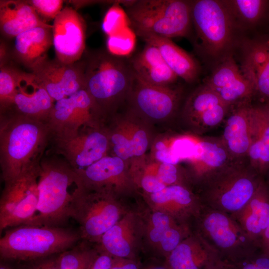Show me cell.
Returning <instances> with one entry per match:
<instances>
[{
    "mask_svg": "<svg viewBox=\"0 0 269 269\" xmlns=\"http://www.w3.org/2000/svg\"><path fill=\"white\" fill-rule=\"evenodd\" d=\"M39 164L38 202L29 225L63 227L71 219L75 201L85 186L77 172L54 153Z\"/></svg>",
    "mask_w": 269,
    "mask_h": 269,
    "instance_id": "obj_1",
    "label": "cell"
},
{
    "mask_svg": "<svg viewBox=\"0 0 269 269\" xmlns=\"http://www.w3.org/2000/svg\"><path fill=\"white\" fill-rule=\"evenodd\" d=\"M51 137L46 123L11 112L0 113V165L4 183L38 163Z\"/></svg>",
    "mask_w": 269,
    "mask_h": 269,
    "instance_id": "obj_2",
    "label": "cell"
},
{
    "mask_svg": "<svg viewBox=\"0 0 269 269\" xmlns=\"http://www.w3.org/2000/svg\"><path fill=\"white\" fill-rule=\"evenodd\" d=\"M80 239L79 231L65 227L20 225L0 238V256L4 261H32L60 254Z\"/></svg>",
    "mask_w": 269,
    "mask_h": 269,
    "instance_id": "obj_3",
    "label": "cell"
},
{
    "mask_svg": "<svg viewBox=\"0 0 269 269\" xmlns=\"http://www.w3.org/2000/svg\"><path fill=\"white\" fill-rule=\"evenodd\" d=\"M263 178L248 158L235 160L200 184L197 195L202 205L231 215L248 202Z\"/></svg>",
    "mask_w": 269,
    "mask_h": 269,
    "instance_id": "obj_4",
    "label": "cell"
},
{
    "mask_svg": "<svg viewBox=\"0 0 269 269\" xmlns=\"http://www.w3.org/2000/svg\"><path fill=\"white\" fill-rule=\"evenodd\" d=\"M130 26L135 33L171 39L187 37L192 29L191 1L124 0Z\"/></svg>",
    "mask_w": 269,
    "mask_h": 269,
    "instance_id": "obj_5",
    "label": "cell"
},
{
    "mask_svg": "<svg viewBox=\"0 0 269 269\" xmlns=\"http://www.w3.org/2000/svg\"><path fill=\"white\" fill-rule=\"evenodd\" d=\"M191 6L192 24L199 51L217 64L232 55L238 27L225 1L193 0Z\"/></svg>",
    "mask_w": 269,
    "mask_h": 269,
    "instance_id": "obj_6",
    "label": "cell"
},
{
    "mask_svg": "<svg viewBox=\"0 0 269 269\" xmlns=\"http://www.w3.org/2000/svg\"><path fill=\"white\" fill-rule=\"evenodd\" d=\"M193 219V232L224 262L235 264L259 250L231 214L202 205Z\"/></svg>",
    "mask_w": 269,
    "mask_h": 269,
    "instance_id": "obj_7",
    "label": "cell"
},
{
    "mask_svg": "<svg viewBox=\"0 0 269 269\" xmlns=\"http://www.w3.org/2000/svg\"><path fill=\"white\" fill-rule=\"evenodd\" d=\"M84 62V89L99 108L133 86L134 74L123 57L99 50L89 54Z\"/></svg>",
    "mask_w": 269,
    "mask_h": 269,
    "instance_id": "obj_8",
    "label": "cell"
},
{
    "mask_svg": "<svg viewBox=\"0 0 269 269\" xmlns=\"http://www.w3.org/2000/svg\"><path fill=\"white\" fill-rule=\"evenodd\" d=\"M39 161L4 183L0 198V234L8 228L28 225L33 218L38 202Z\"/></svg>",
    "mask_w": 269,
    "mask_h": 269,
    "instance_id": "obj_9",
    "label": "cell"
},
{
    "mask_svg": "<svg viewBox=\"0 0 269 269\" xmlns=\"http://www.w3.org/2000/svg\"><path fill=\"white\" fill-rule=\"evenodd\" d=\"M120 206L107 194H91L85 187L77 196L71 218L79 225L81 239L99 243L121 218Z\"/></svg>",
    "mask_w": 269,
    "mask_h": 269,
    "instance_id": "obj_10",
    "label": "cell"
},
{
    "mask_svg": "<svg viewBox=\"0 0 269 269\" xmlns=\"http://www.w3.org/2000/svg\"><path fill=\"white\" fill-rule=\"evenodd\" d=\"M84 128L71 134L51 135L50 140L54 154L76 171L84 169L103 158L108 147V138L103 133H87Z\"/></svg>",
    "mask_w": 269,
    "mask_h": 269,
    "instance_id": "obj_11",
    "label": "cell"
},
{
    "mask_svg": "<svg viewBox=\"0 0 269 269\" xmlns=\"http://www.w3.org/2000/svg\"><path fill=\"white\" fill-rule=\"evenodd\" d=\"M31 71L55 102L84 89V61L67 64L47 58Z\"/></svg>",
    "mask_w": 269,
    "mask_h": 269,
    "instance_id": "obj_12",
    "label": "cell"
},
{
    "mask_svg": "<svg viewBox=\"0 0 269 269\" xmlns=\"http://www.w3.org/2000/svg\"><path fill=\"white\" fill-rule=\"evenodd\" d=\"M53 45L56 59L73 64L81 58L85 48L86 24L81 15L73 8H63L54 19Z\"/></svg>",
    "mask_w": 269,
    "mask_h": 269,
    "instance_id": "obj_13",
    "label": "cell"
},
{
    "mask_svg": "<svg viewBox=\"0 0 269 269\" xmlns=\"http://www.w3.org/2000/svg\"><path fill=\"white\" fill-rule=\"evenodd\" d=\"M98 108L84 89L56 101L47 122L51 135L71 134L84 128Z\"/></svg>",
    "mask_w": 269,
    "mask_h": 269,
    "instance_id": "obj_14",
    "label": "cell"
},
{
    "mask_svg": "<svg viewBox=\"0 0 269 269\" xmlns=\"http://www.w3.org/2000/svg\"><path fill=\"white\" fill-rule=\"evenodd\" d=\"M240 67L253 84L256 96L263 103H269V35H258L243 42Z\"/></svg>",
    "mask_w": 269,
    "mask_h": 269,
    "instance_id": "obj_15",
    "label": "cell"
},
{
    "mask_svg": "<svg viewBox=\"0 0 269 269\" xmlns=\"http://www.w3.org/2000/svg\"><path fill=\"white\" fill-rule=\"evenodd\" d=\"M55 103L31 73L23 72L10 105L1 113L11 112L47 123Z\"/></svg>",
    "mask_w": 269,
    "mask_h": 269,
    "instance_id": "obj_16",
    "label": "cell"
},
{
    "mask_svg": "<svg viewBox=\"0 0 269 269\" xmlns=\"http://www.w3.org/2000/svg\"><path fill=\"white\" fill-rule=\"evenodd\" d=\"M252 107L251 101L232 106L225 118L220 137L235 160L248 158L251 143Z\"/></svg>",
    "mask_w": 269,
    "mask_h": 269,
    "instance_id": "obj_17",
    "label": "cell"
},
{
    "mask_svg": "<svg viewBox=\"0 0 269 269\" xmlns=\"http://www.w3.org/2000/svg\"><path fill=\"white\" fill-rule=\"evenodd\" d=\"M231 215L259 250L260 241L269 223V185L264 178L248 202Z\"/></svg>",
    "mask_w": 269,
    "mask_h": 269,
    "instance_id": "obj_18",
    "label": "cell"
},
{
    "mask_svg": "<svg viewBox=\"0 0 269 269\" xmlns=\"http://www.w3.org/2000/svg\"><path fill=\"white\" fill-rule=\"evenodd\" d=\"M230 108L205 84L193 93L186 105V110L202 133L219 125L225 119Z\"/></svg>",
    "mask_w": 269,
    "mask_h": 269,
    "instance_id": "obj_19",
    "label": "cell"
},
{
    "mask_svg": "<svg viewBox=\"0 0 269 269\" xmlns=\"http://www.w3.org/2000/svg\"><path fill=\"white\" fill-rule=\"evenodd\" d=\"M150 198L157 211L186 223L197 215L202 205L197 195L181 185L166 186L151 194Z\"/></svg>",
    "mask_w": 269,
    "mask_h": 269,
    "instance_id": "obj_20",
    "label": "cell"
},
{
    "mask_svg": "<svg viewBox=\"0 0 269 269\" xmlns=\"http://www.w3.org/2000/svg\"><path fill=\"white\" fill-rule=\"evenodd\" d=\"M221 261L193 232L167 256V265L171 269H209Z\"/></svg>",
    "mask_w": 269,
    "mask_h": 269,
    "instance_id": "obj_21",
    "label": "cell"
},
{
    "mask_svg": "<svg viewBox=\"0 0 269 269\" xmlns=\"http://www.w3.org/2000/svg\"><path fill=\"white\" fill-rule=\"evenodd\" d=\"M136 34L146 43L152 44L158 49L168 66L178 78L187 83H192L198 78L200 71L198 62L171 39L146 33Z\"/></svg>",
    "mask_w": 269,
    "mask_h": 269,
    "instance_id": "obj_22",
    "label": "cell"
},
{
    "mask_svg": "<svg viewBox=\"0 0 269 269\" xmlns=\"http://www.w3.org/2000/svg\"><path fill=\"white\" fill-rule=\"evenodd\" d=\"M189 159L194 161L195 177L199 185L235 160L220 137H206L195 143L193 154Z\"/></svg>",
    "mask_w": 269,
    "mask_h": 269,
    "instance_id": "obj_23",
    "label": "cell"
},
{
    "mask_svg": "<svg viewBox=\"0 0 269 269\" xmlns=\"http://www.w3.org/2000/svg\"><path fill=\"white\" fill-rule=\"evenodd\" d=\"M52 44V25L37 26L15 37L13 55L31 70L47 58V52Z\"/></svg>",
    "mask_w": 269,
    "mask_h": 269,
    "instance_id": "obj_24",
    "label": "cell"
},
{
    "mask_svg": "<svg viewBox=\"0 0 269 269\" xmlns=\"http://www.w3.org/2000/svg\"><path fill=\"white\" fill-rule=\"evenodd\" d=\"M129 63L135 76L149 84L168 86L178 78L168 66L158 49L149 43H146L142 50Z\"/></svg>",
    "mask_w": 269,
    "mask_h": 269,
    "instance_id": "obj_25",
    "label": "cell"
},
{
    "mask_svg": "<svg viewBox=\"0 0 269 269\" xmlns=\"http://www.w3.org/2000/svg\"><path fill=\"white\" fill-rule=\"evenodd\" d=\"M134 99L137 108L148 116L155 119H163L174 109L178 90L168 86H158L148 84L134 75Z\"/></svg>",
    "mask_w": 269,
    "mask_h": 269,
    "instance_id": "obj_26",
    "label": "cell"
},
{
    "mask_svg": "<svg viewBox=\"0 0 269 269\" xmlns=\"http://www.w3.org/2000/svg\"><path fill=\"white\" fill-rule=\"evenodd\" d=\"M48 25L28 1L0 0V29L5 37L15 38L31 28Z\"/></svg>",
    "mask_w": 269,
    "mask_h": 269,
    "instance_id": "obj_27",
    "label": "cell"
},
{
    "mask_svg": "<svg viewBox=\"0 0 269 269\" xmlns=\"http://www.w3.org/2000/svg\"><path fill=\"white\" fill-rule=\"evenodd\" d=\"M247 157L251 166L264 178L269 169V119L263 104L253 105L251 143Z\"/></svg>",
    "mask_w": 269,
    "mask_h": 269,
    "instance_id": "obj_28",
    "label": "cell"
},
{
    "mask_svg": "<svg viewBox=\"0 0 269 269\" xmlns=\"http://www.w3.org/2000/svg\"><path fill=\"white\" fill-rule=\"evenodd\" d=\"M192 233L187 223L156 211L151 217L148 235L151 242L168 256Z\"/></svg>",
    "mask_w": 269,
    "mask_h": 269,
    "instance_id": "obj_29",
    "label": "cell"
},
{
    "mask_svg": "<svg viewBox=\"0 0 269 269\" xmlns=\"http://www.w3.org/2000/svg\"><path fill=\"white\" fill-rule=\"evenodd\" d=\"M134 231L132 216H124L102 236L98 243L102 252L115 258L130 257L134 245Z\"/></svg>",
    "mask_w": 269,
    "mask_h": 269,
    "instance_id": "obj_30",
    "label": "cell"
},
{
    "mask_svg": "<svg viewBox=\"0 0 269 269\" xmlns=\"http://www.w3.org/2000/svg\"><path fill=\"white\" fill-rule=\"evenodd\" d=\"M124 167L119 157L105 156L86 168L76 171L86 188H99L112 182L122 172Z\"/></svg>",
    "mask_w": 269,
    "mask_h": 269,
    "instance_id": "obj_31",
    "label": "cell"
},
{
    "mask_svg": "<svg viewBox=\"0 0 269 269\" xmlns=\"http://www.w3.org/2000/svg\"><path fill=\"white\" fill-rule=\"evenodd\" d=\"M236 24L249 27L259 25L269 14L268 0H225Z\"/></svg>",
    "mask_w": 269,
    "mask_h": 269,
    "instance_id": "obj_32",
    "label": "cell"
},
{
    "mask_svg": "<svg viewBox=\"0 0 269 269\" xmlns=\"http://www.w3.org/2000/svg\"><path fill=\"white\" fill-rule=\"evenodd\" d=\"M243 75L240 66L230 55L219 62L204 83L214 91L230 84Z\"/></svg>",
    "mask_w": 269,
    "mask_h": 269,
    "instance_id": "obj_33",
    "label": "cell"
},
{
    "mask_svg": "<svg viewBox=\"0 0 269 269\" xmlns=\"http://www.w3.org/2000/svg\"><path fill=\"white\" fill-rule=\"evenodd\" d=\"M111 141L114 152L122 159L143 154L147 146L146 134L141 130L136 132L131 140L121 134H114L111 137Z\"/></svg>",
    "mask_w": 269,
    "mask_h": 269,
    "instance_id": "obj_34",
    "label": "cell"
},
{
    "mask_svg": "<svg viewBox=\"0 0 269 269\" xmlns=\"http://www.w3.org/2000/svg\"><path fill=\"white\" fill-rule=\"evenodd\" d=\"M98 253L78 243L59 255V269H91Z\"/></svg>",
    "mask_w": 269,
    "mask_h": 269,
    "instance_id": "obj_35",
    "label": "cell"
},
{
    "mask_svg": "<svg viewBox=\"0 0 269 269\" xmlns=\"http://www.w3.org/2000/svg\"><path fill=\"white\" fill-rule=\"evenodd\" d=\"M23 72L10 66L0 65V113L5 111L10 105Z\"/></svg>",
    "mask_w": 269,
    "mask_h": 269,
    "instance_id": "obj_36",
    "label": "cell"
},
{
    "mask_svg": "<svg viewBox=\"0 0 269 269\" xmlns=\"http://www.w3.org/2000/svg\"><path fill=\"white\" fill-rule=\"evenodd\" d=\"M136 33L131 26H128L115 34L108 36L107 51L112 54L124 57L134 50Z\"/></svg>",
    "mask_w": 269,
    "mask_h": 269,
    "instance_id": "obj_37",
    "label": "cell"
},
{
    "mask_svg": "<svg viewBox=\"0 0 269 269\" xmlns=\"http://www.w3.org/2000/svg\"><path fill=\"white\" fill-rule=\"evenodd\" d=\"M121 2H115L108 9L104 17L102 28L108 36L118 33L124 28L130 26L126 10L119 4Z\"/></svg>",
    "mask_w": 269,
    "mask_h": 269,
    "instance_id": "obj_38",
    "label": "cell"
},
{
    "mask_svg": "<svg viewBox=\"0 0 269 269\" xmlns=\"http://www.w3.org/2000/svg\"><path fill=\"white\" fill-rule=\"evenodd\" d=\"M28 1L45 22V20L54 19L63 9V1L61 0H32Z\"/></svg>",
    "mask_w": 269,
    "mask_h": 269,
    "instance_id": "obj_39",
    "label": "cell"
},
{
    "mask_svg": "<svg viewBox=\"0 0 269 269\" xmlns=\"http://www.w3.org/2000/svg\"><path fill=\"white\" fill-rule=\"evenodd\" d=\"M232 265L234 269H269V257L259 250Z\"/></svg>",
    "mask_w": 269,
    "mask_h": 269,
    "instance_id": "obj_40",
    "label": "cell"
},
{
    "mask_svg": "<svg viewBox=\"0 0 269 269\" xmlns=\"http://www.w3.org/2000/svg\"><path fill=\"white\" fill-rule=\"evenodd\" d=\"M158 178L165 185H177L178 179V170L174 164L162 163L156 174Z\"/></svg>",
    "mask_w": 269,
    "mask_h": 269,
    "instance_id": "obj_41",
    "label": "cell"
},
{
    "mask_svg": "<svg viewBox=\"0 0 269 269\" xmlns=\"http://www.w3.org/2000/svg\"><path fill=\"white\" fill-rule=\"evenodd\" d=\"M195 143L186 139H179L175 140L171 147L174 154L180 158H189L194 152Z\"/></svg>",
    "mask_w": 269,
    "mask_h": 269,
    "instance_id": "obj_42",
    "label": "cell"
},
{
    "mask_svg": "<svg viewBox=\"0 0 269 269\" xmlns=\"http://www.w3.org/2000/svg\"><path fill=\"white\" fill-rule=\"evenodd\" d=\"M60 254L26 262L28 263L21 269H59Z\"/></svg>",
    "mask_w": 269,
    "mask_h": 269,
    "instance_id": "obj_43",
    "label": "cell"
},
{
    "mask_svg": "<svg viewBox=\"0 0 269 269\" xmlns=\"http://www.w3.org/2000/svg\"><path fill=\"white\" fill-rule=\"evenodd\" d=\"M142 188L151 194L157 192L166 186L161 182L156 175H147L143 177L141 180Z\"/></svg>",
    "mask_w": 269,
    "mask_h": 269,
    "instance_id": "obj_44",
    "label": "cell"
},
{
    "mask_svg": "<svg viewBox=\"0 0 269 269\" xmlns=\"http://www.w3.org/2000/svg\"><path fill=\"white\" fill-rule=\"evenodd\" d=\"M113 260V257L101 252L96 257L91 269H111Z\"/></svg>",
    "mask_w": 269,
    "mask_h": 269,
    "instance_id": "obj_45",
    "label": "cell"
},
{
    "mask_svg": "<svg viewBox=\"0 0 269 269\" xmlns=\"http://www.w3.org/2000/svg\"><path fill=\"white\" fill-rule=\"evenodd\" d=\"M155 155L157 159L163 163L176 165L179 161V159L174 154L171 147H166L157 150Z\"/></svg>",
    "mask_w": 269,
    "mask_h": 269,
    "instance_id": "obj_46",
    "label": "cell"
},
{
    "mask_svg": "<svg viewBox=\"0 0 269 269\" xmlns=\"http://www.w3.org/2000/svg\"><path fill=\"white\" fill-rule=\"evenodd\" d=\"M111 269H139V268L131 260L114 258Z\"/></svg>",
    "mask_w": 269,
    "mask_h": 269,
    "instance_id": "obj_47",
    "label": "cell"
},
{
    "mask_svg": "<svg viewBox=\"0 0 269 269\" xmlns=\"http://www.w3.org/2000/svg\"><path fill=\"white\" fill-rule=\"evenodd\" d=\"M259 251L269 257V223L260 241Z\"/></svg>",
    "mask_w": 269,
    "mask_h": 269,
    "instance_id": "obj_48",
    "label": "cell"
},
{
    "mask_svg": "<svg viewBox=\"0 0 269 269\" xmlns=\"http://www.w3.org/2000/svg\"><path fill=\"white\" fill-rule=\"evenodd\" d=\"M209 269H234L232 264L221 261Z\"/></svg>",
    "mask_w": 269,
    "mask_h": 269,
    "instance_id": "obj_49",
    "label": "cell"
},
{
    "mask_svg": "<svg viewBox=\"0 0 269 269\" xmlns=\"http://www.w3.org/2000/svg\"><path fill=\"white\" fill-rule=\"evenodd\" d=\"M146 269H171L168 265L166 266H155L149 267Z\"/></svg>",
    "mask_w": 269,
    "mask_h": 269,
    "instance_id": "obj_50",
    "label": "cell"
},
{
    "mask_svg": "<svg viewBox=\"0 0 269 269\" xmlns=\"http://www.w3.org/2000/svg\"><path fill=\"white\" fill-rule=\"evenodd\" d=\"M155 147L157 150H161L166 147L165 144L161 141L157 142L155 145Z\"/></svg>",
    "mask_w": 269,
    "mask_h": 269,
    "instance_id": "obj_51",
    "label": "cell"
},
{
    "mask_svg": "<svg viewBox=\"0 0 269 269\" xmlns=\"http://www.w3.org/2000/svg\"><path fill=\"white\" fill-rule=\"evenodd\" d=\"M0 269H12L10 266L4 263L3 262L0 263Z\"/></svg>",
    "mask_w": 269,
    "mask_h": 269,
    "instance_id": "obj_52",
    "label": "cell"
},
{
    "mask_svg": "<svg viewBox=\"0 0 269 269\" xmlns=\"http://www.w3.org/2000/svg\"><path fill=\"white\" fill-rule=\"evenodd\" d=\"M264 107H265V110L266 111V112H267V115L268 116V118L269 119V103H263Z\"/></svg>",
    "mask_w": 269,
    "mask_h": 269,
    "instance_id": "obj_53",
    "label": "cell"
},
{
    "mask_svg": "<svg viewBox=\"0 0 269 269\" xmlns=\"http://www.w3.org/2000/svg\"><path fill=\"white\" fill-rule=\"evenodd\" d=\"M264 179L267 182V183L269 185V169L268 171L267 174H266Z\"/></svg>",
    "mask_w": 269,
    "mask_h": 269,
    "instance_id": "obj_54",
    "label": "cell"
}]
</instances>
